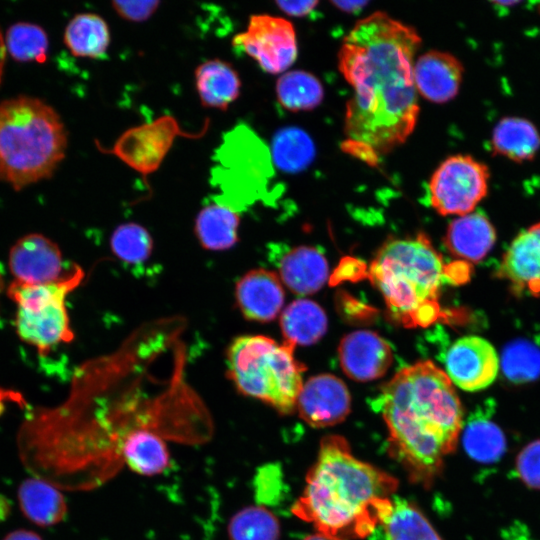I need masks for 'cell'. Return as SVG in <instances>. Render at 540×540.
Returning a JSON list of instances; mask_svg holds the SVG:
<instances>
[{
    "mask_svg": "<svg viewBox=\"0 0 540 540\" xmlns=\"http://www.w3.org/2000/svg\"><path fill=\"white\" fill-rule=\"evenodd\" d=\"M113 9L123 19L131 22L148 20L157 10L160 1H120L112 3Z\"/></svg>",
    "mask_w": 540,
    "mask_h": 540,
    "instance_id": "d590c367",
    "label": "cell"
},
{
    "mask_svg": "<svg viewBox=\"0 0 540 540\" xmlns=\"http://www.w3.org/2000/svg\"><path fill=\"white\" fill-rule=\"evenodd\" d=\"M350 408L348 388L341 379L331 374L313 376L306 381L296 403L300 418L316 428L342 422Z\"/></svg>",
    "mask_w": 540,
    "mask_h": 540,
    "instance_id": "4fadbf2b",
    "label": "cell"
},
{
    "mask_svg": "<svg viewBox=\"0 0 540 540\" xmlns=\"http://www.w3.org/2000/svg\"><path fill=\"white\" fill-rule=\"evenodd\" d=\"M338 355L344 373L360 382L382 377L393 361L388 342L368 330H358L344 336Z\"/></svg>",
    "mask_w": 540,
    "mask_h": 540,
    "instance_id": "5bb4252c",
    "label": "cell"
},
{
    "mask_svg": "<svg viewBox=\"0 0 540 540\" xmlns=\"http://www.w3.org/2000/svg\"><path fill=\"white\" fill-rule=\"evenodd\" d=\"M236 302L247 320L269 322L280 313L284 290L279 277L263 268L244 274L236 284Z\"/></svg>",
    "mask_w": 540,
    "mask_h": 540,
    "instance_id": "2e32d148",
    "label": "cell"
},
{
    "mask_svg": "<svg viewBox=\"0 0 540 540\" xmlns=\"http://www.w3.org/2000/svg\"><path fill=\"white\" fill-rule=\"evenodd\" d=\"M488 168L469 155L445 159L432 174L428 200L442 216H463L474 211L488 191Z\"/></svg>",
    "mask_w": 540,
    "mask_h": 540,
    "instance_id": "ba28073f",
    "label": "cell"
},
{
    "mask_svg": "<svg viewBox=\"0 0 540 540\" xmlns=\"http://www.w3.org/2000/svg\"><path fill=\"white\" fill-rule=\"evenodd\" d=\"M444 367L453 385L474 392L490 386L498 376L500 359L485 338L469 335L452 343L444 355Z\"/></svg>",
    "mask_w": 540,
    "mask_h": 540,
    "instance_id": "8fae6325",
    "label": "cell"
},
{
    "mask_svg": "<svg viewBox=\"0 0 540 540\" xmlns=\"http://www.w3.org/2000/svg\"><path fill=\"white\" fill-rule=\"evenodd\" d=\"M17 499L22 514L40 527L59 524L67 515L64 495L55 485L39 477L24 479L17 489Z\"/></svg>",
    "mask_w": 540,
    "mask_h": 540,
    "instance_id": "ffe728a7",
    "label": "cell"
},
{
    "mask_svg": "<svg viewBox=\"0 0 540 540\" xmlns=\"http://www.w3.org/2000/svg\"><path fill=\"white\" fill-rule=\"evenodd\" d=\"M110 245L113 253L124 263L139 265L148 260L153 241L143 226L125 223L114 230Z\"/></svg>",
    "mask_w": 540,
    "mask_h": 540,
    "instance_id": "d6a6232c",
    "label": "cell"
},
{
    "mask_svg": "<svg viewBox=\"0 0 540 540\" xmlns=\"http://www.w3.org/2000/svg\"><path fill=\"white\" fill-rule=\"evenodd\" d=\"M462 74V64L455 56L435 50L418 57L413 68L417 92L433 103H445L454 98Z\"/></svg>",
    "mask_w": 540,
    "mask_h": 540,
    "instance_id": "e0dca14e",
    "label": "cell"
},
{
    "mask_svg": "<svg viewBox=\"0 0 540 540\" xmlns=\"http://www.w3.org/2000/svg\"><path fill=\"white\" fill-rule=\"evenodd\" d=\"M2 540H43L41 536L27 529H16L4 536Z\"/></svg>",
    "mask_w": 540,
    "mask_h": 540,
    "instance_id": "74e56055",
    "label": "cell"
},
{
    "mask_svg": "<svg viewBox=\"0 0 540 540\" xmlns=\"http://www.w3.org/2000/svg\"><path fill=\"white\" fill-rule=\"evenodd\" d=\"M392 501V510L381 526L385 540H442L413 503L396 496Z\"/></svg>",
    "mask_w": 540,
    "mask_h": 540,
    "instance_id": "83f0119b",
    "label": "cell"
},
{
    "mask_svg": "<svg viewBox=\"0 0 540 540\" xmlns=\"http://www.w3.org/2000/svg\"><path fill=\"white\" fill-rule=\"evenodd\" d=\"M276 5L287 15L302 17L311 13L317 1H276Z\"/></svg>",
    "mask_w": 540,
    "mask_h": 540,
    "instance_id": "8d00e7d4",
    "label": "cell"
},
{
    "mask_svg": "<svg viewBox=\"0 0 540 540\" xmlns=\"http://www.w3.org/2000/svg\"><path fill=\"white\" fill-rule=\"evenodd\" d=\"M107 22L95 13H80L67 24L64 43L76 57L98 59L106 54L110 44Z\"/></svg>",
    "mask_w": 540,
    "mask_h": 540,
    "instance_id": "d4e9b609",
    "label": "cell"
},
{
    "mask_svg": "<svg viewBox=\"0 0 540 540\" xmlns=\"http://www.w3.org/2000/svg\"><path fill=\"white\" fill-rule=\"evenodd\" d=\"M229 540H278L276 516L262 506H247L235 513L227 526Z\"/></svg>",
    "mask_w": 540,
    "mask_h": 540,
    "instance_id": "4dcf8cb0",
    "label": "cell"
},
{
    "mask_svg": "<svg viewBox=\"0 0 540 540\" xmlns=\"http://www.w3.org/2000/svg\"><path fill=\"white\" fill-rule=\"evenodd\" d=\"M501 367L513 382H528L540 374V350L528 342L510 344L503 352Z\"/></svg>",
    "mask_w": 540,
    "mask_h": 540,
    "instance_id": "836d02e7",
    "label": "cell"
},
{
    "mask_svg": "<svg viewBox=\"0 0 540 540\" xmlns=\"http://www.w3.org/2000/svg\"><path fill=\"white\" fill-rule=\"evenodd\" d=\"M3 56H4V45L2 42V38L0 36V78H1V72H2Z\"/></svg>",
    "mask_w": 540,
    "mask_h": 540,
    "instance_id": "b9f144b4",
    "label": "cell"
},
{
    "mask_svg": "<svg viewBox=\"0 0 540 540\" xmlns=\"http://www.w3.org/2000/svg\"><path fill=\"white\" fill-rule=\"evenodd\" d=\"M278 102L292 112L316 108L324 98L321 82L311 73L295 70L284 73L276 83Z\"/></svg>",
    "mask_w": 540,
    "mask_h": 540,
    "instance_id": "f1b7e54d",
    "label": "cell"
},
{
    "mask_svg": "<svg viewBox=\"0 0 540 540\" xmlns=\"http://www.w3.org/2000/svg\"><path fill=\"white\" fill-rule=\"evenodd\" d=\"M11 512L10 500L0 494V522L5 521Z\"/></svg>",
    "mask_w": 540,
    "mask_h": 540,
    "instance_id": "ab89813d",
    "label": "cell"
},
{
    "mask_svg": "<svg viewBox=\"0 0 540 540\" xmlns=\"http://www.w3.org/2000/svg\"><path fill=\"white\" fill-rule=\"evenodd\" d=\"M416 30L384 12L361 19L344 38L339 70L352 86L344 119L342 150L370 166L413 132L419 105L414 56Z\"/></svg>",
    "mask_w": 540,
    "mask_h": 540,
    "instance_id": "6da1fadb",
    "label": "cell"
},
{
    "mask_svg": "<svg viewBox=\"0 0 540 540\" xmlns=\"http://www.w3.org/2000/svg\"><path fill=\"white\" fill-rule=\"evenodd\" d=\"M239 223V215L233 208L221 203L210 204L196 217V236L206 249L225 250L235 245Z\"/></svg>",
    "mask_w": 540,
    "mask_h": 540,
    "instance_id": "484cf974",
    "label": "cell"
},
{
    "mask_svg": "<svg viewBox=\"0 0 540 540\" xmlns=\"http://www.w3.org/2000/svg\"><path fill=\"white\" fill-rule=\"evenodd\" d=\"M232 44L271 74L284 72L297 57L296 34L292 23L268 14L252 15L246 30L237 34Z\"/></svg>",
    "mask_w": 540,
    "mask_h": 540,
    "instance_id": "9c48e42d",
    "label": "cell"
},
{
    "mask_svg": "<svg viewBox=\"0 0 540 540\" xmlns=\"http://www.w3.org/2000/svg\"><path fill=\"white\" fill-rule=\"evenodd\" d=\"M203 133L183 132L173 116L163 115L152 122L126 130L111 149L100 146L98 148L102 152L116 156L130 168L147 176L160 167L178 136L197 138Z\"/></svg>",
    "mask_w": 540,
    "mask_h": 540,
    "instance_id": "30bf717a",
    "label": "cell"
},
{
    "mask_svg": "<svg viewBox=\"0 0 540 540\" xmlns=\"http://www.w3.org/2000/svg\"><path fill=\"white\" fill-rule=\"evenodd\" d=\"M515 293L540 294V222L520 232L504 253L496 271Z\"/></svg>",
    "mask_w": 540,
    "mask_h": 540,
    "instance_id": "9a60e30c",
    "label": "cell"
},
{
    "mask_svg": "<svg viewBox=\"0 0 540 540\" xmlns=\"http://www.w3.org/2000/svg\"><path fill=\"white\" fill-rule=\"evenodd\" d=\"M84 277L78 265H73L56 282L27 285L13 281L8 296L16 303V330L26 343L45 356L61 343H69L74 334L66 308V297Z\"/></svg>",
    "mask_w": 540,
    "mask_h": 540,
    "instance_id": "52a82bcc",
    "label": "cell"
},
{
    "mask_svg": "<svg viewBox=\"0 0 540 540\" xmlns=\"http://www.w3.org/2000/svg\"><path fill=\"white\" fill-rule=\"evenodd\" d=\"M5 46L17 61L44 63L47 60L48 36L37 24L19 22L11 25L6 32Z\"/></svg>",
    "mask_w": 540,
    "mask_h": 540,
    "instance_id": "1f68e13d",
    "label": "cell"
},
{
    "mask_svg": "<svg viewBox=\"0 0 540 540\" xmlns=\"http://www.w3.org/2000/svg\"><path fill=\"white\" fill-rule=\"evenodd\" d=\"M461 441L468 456L481 464L496 463L507 448L502 429L484 415L474 414L463 424Z\"/></svg>",
    "mask_w": 540,
    "mask_h": 540,
    "instance_id": "4316f807",
    "label": "cell"
},
{
    "mask_svg": "<svg viewBox=\"0 0 540 540\" xmlns=\"http://www.w3.org/2000/svg\"><path fill=\"white\" fill-rule=\"evenodd\" d=\"M272 155L282 171L295 173L305 169L315 157V146L302 129L290 127L279 130L272 140Z\"/></svg>",
    "mask_w": 540,
    "mask_h": 540,
    "instance_id": "f546056e",
    "label": "cell"
},
{
    "mask_svg": "<svg viewBox=\"0 0 540 540\" xmlns=\"http://www.w3.org/2000/svg\"><path fill=\"white\" fill-rule=\"evenodd\" d=\"M450 270L428 237L385 242L370 264L368 277L381 292L391 316L405 327H426L441 315V286Z\"/></svg>",
    "mask_w": 540,
    "mask_h": 540,
    "instance_id": "277c9868",
    "label": "cell"
},
{
    "mask_svg": "<svg viewBox=\"0 0 540 540\" xmlns=\"http://www.w3.org/2000/svg\"><path fill=\"white\" fill-rule=\"evenodd\" d=\"M328 326L325 311L309 299H297L282 312L280 327L284 341L296 345H311L319 341Z\"/></svg>",
    "mask_w": 540,
    "mask_h": 540,
    "instance_id": "603a6c76",
    "label": "cell"
},
{
    "mask_svg": "<svg viewBox=\"0 0 540 540\" xmlns=\"http://www.w3.org/2000/svg\"><path fill=\"white\" fill-rule=\"evenodd\" d=\"M397 484L390 474L355 458L343 437L329 435L292 512L321 533L341 540L365 538L391 512Z\"/></svg>",
    "mask_w": 540,
    "mask_h": 540,
    "instance_id": "3957f363",
    "label": "cell"
},
{
    "mask_svg": "<svg viewBox=\"0 0 540 540\" xmlns=\"http://www.w3.org/2000/svg\"><path fill=\"white\" fill-rule=\"evenodd\" d=\"M195 84L201 104L207 108L226 111L240 95L237 71L221 59L201 63L195 70Z\"/></svg>",
    "mask_w": 540,
    "mask_h": 540,
    "instance_id": "7402d4cb",
    "label": "cell"
},
{
    "mask_svg": "<svg viewBox=\"0 0 540 540\" xmlns=\"http://www.w3.org/2000/svg\"><path fill=\"white\" fill-rule=\"evenodd\" d=\"M494 152L515 162L531 160L540 148V134L528 120L508 117L498 122L492 132Z\"/></svg>",
    "mask_w": 540,
    "mask_h": 540,
    "instance_id": "cb8c5ba5",
    "label": "cell"
},
{
    "mask_svg": "<svg viewBox=\"0 0 540 540\" xmlns=\"http://www.w3.org/2000/svg\"><path fill=\"white\" fill-rule=\"evenodd\" d=\"M331 3L346 13H357L368 4V1H332Z\"/></svg>",
    "mask_w": 540,
    "mask_h": 540,
    "instance_id": "f35d334b",
    "label": "cell"
},
{
    "mask_svg": "<svg viewBox=\"0 0 540 540\" xmlns=\"http://www.w3.org/2000/svg\"><path fill=\"white\" fill-rule=\"evenodd\" d=\"M389 431L391 454L412 480L429 484L452 453L463 407L445 371L425 360L402 368L372 403Z\"/></svg>",
    "mask_w": 540,
    "mask_h": 540,
    "instance_id": "7a4b0ae2",
    "label": "cell"
},
{
    "mask_svg": "<svg viewBox=\"0 0 540 540\" xmlns=\"http://www.w3.org/2000/svg\"><path fill=\"white\" fill-rule=\"evenodd\" d=\"M496 232L489 219L480 212H471L454 219L444 237L447 250L468 262H479L492 249Z\"/></svg>",
    "mask_w": 540,
    "mask_h": 540,
    "instance_id": "d6986e66",
    "label": "cell"
},
{
    "mask_svg": "<svg viewBox=\"0 0 540 540\" xmlns=\"http://www.w3.org/2000/svg\"><path fill=\"white\" fill-rule=\"evenodd\" d=\"M294 348L263 335L237 337L227 351L229 378L243 395L290 414L296 409L306 370L294 357Z\"/></svg>",
    "mask_w": 540,
    "mask_h": 540,
    "instance_id": "8992f818",
    "label": "cell"
},
{
    "mask_svg": "<svg viewBox=\"0 0 540 540\" xmlns=\"http://www.w3.org/2000/svg\"><path fill=\"white\" fill-rule=\"evenodd\" d=\"M303 540H341V539H339L337 537H334V536H330V535L321 533V532H318L316 534L307 536Z\"/></svg>",
    "mask_w": 540,
    "mask_h": 540,
    "instance_id": "60d3db41",
    "label": "cell"
},
{
    "mask_svg": "<svg viewBox=\"0 0 540 540\" xmlns=\"http://www.w3.org/2000/svg\"><path fill=\"white\" fill-rule=\"evenodd\" d=\"M516 473L531 489L540 490V440L528 443L516 458Z\"/></svg>",
    "mask_w": 540,
    "mask_h": 540,
    "instance_id": "e575fe53",
    "label": "cell"
},
{
    "mask_svg": "<svg viewBox=\"0 0 540 540\" xmlns=\"http://www.w3.org/2000/svg\"><path fill=\"white\" fill-rule=\"evenodd\" d=\"M2 288V279H1V276H0V290Z\"/></svg>",
    "mask_w": 540,
    "mask_h": 540,
    "instance_id": "7bdbcfd3",
    "label": "cell"
},
{
    "mask_svg": "<svg viewBox=\"0 0 540 540\" xmlns=\"http://www.w3.org/2000/svg\"><path fill=\"white\" fill-rule=\"evenodd\" d=\"M279 277L295 294L309 295L320 290L328 278V263L316 248L299 246L277 257Z\"/></svg>",
    "mask_w": 540,
    "mask_h": 540,
    "instance_id": "ac0fdd59",
    "label": "cell"
},
{
    "mask_svg": "<svg viewBox=\"0 0 540 540\" xmlns=\"http://www.w3.org/2000/svg\"><path fill=\"white\" fill-rule=\"evenodd\" d=\"M120 452L129 469L143 476L159 475L171 463L165 441L158 433L144 427L125 434Z\"/></svg>",
    "mask_w": 540,
    "mask_h": 540,
    "instance_id": "44dd1931",
    "label": "cell"
},
{
    "mask_svg": "<svg viewBox=\"0 0 540 540\" xmlns=\"http://www.w3.org/2000/svg\"><path fill=\"white\" fill-rule=\"evenodd\" d=\"M9 267L15 280L27 285H40L60 280L68 272L58 245L38 233L20 238L9 253Z\"/></svg>",
    "mask_w": 540,
    "mask_h": 540,
    "instance_id": "7c38bea8",
    "label": "cell"
},
{
    "mask_svg": "<svg viewBox=\"0 0 540 540\" xmlns=\"http://www.w3.org/2000/svg\"><path fill=\"white\" fill-rule=\"evenodd\" d=\"M67 144L64 123L43 100L18 96L0 102V180L15 190L51 177Z\"/></svg>",
    "mask_w": 540,
    "mask_h": 540,
    "instance_id": "5b68a950",
    "label": "cell"
}]
</instances>
